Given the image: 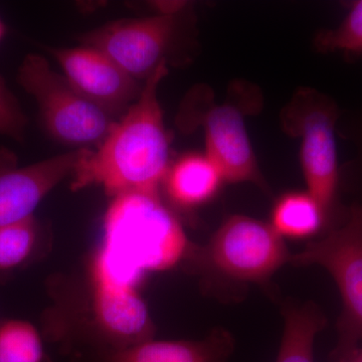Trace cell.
Masks as SVG:
<instances>
[{
	"instance_id": "6da1fadb",
	"label": "cell",
	"mask_w": 362,
	"mask_h": 362,
	"mask_svg": "<svg viewBox=\"0 0 362 362\" xmlns=\"http://www.w3.org/2000/svg\"><path fill=\"white\" fill-rule=\"evenodd\" d=\"M168 73L164 62L145 81L137 101L96 151L89 150L78 162L71 189L100 185L112 199L129 192L158 194L170 168V139L157 96Z\"/></svg>"
},
{
	"instance_id": "44dd1931",
	"label": "cell",
	"mask_w": 362,
	"mask_h": 362,
	"mask_svg": "<svg viewBox=\"0 0 362 362\" xmlns=\"http://www.w3.org/2000/svg\"><path fill=\"white\" fill-rule=\"evenodd\" d=\"M6 28L4 25V21L0 18V42L4 39V35H6Z\"/></svg>"
},
{
	"instance_id": "7a4b0ae2",
	"label": "cell",
	"mask_w": 362,
	"mask_h": 362,
	"mask_svg": "<svg viewBox=\"0 0 362 362\" xmlns=\"http://www.w3.org/2000/svg\"><path fill=\"white\" fill-rule=\"evenodd\" d=\"M103 230L92 279L125 287L136 288L147 274L177 265L189 244L180 221L158 194L129 192L113 197Z\"/></svg>"
},
{
	"instance_id": "ffe728a7",
	"label": "cell",
	"mask_w": 362,
	"mask_h": 362,
	"mask_svg": "<svg viewBox=\"0 0 362 362\" xmlns=\"http://www.w3.org/2000/svg\"><path fill=\"white\" fill-rule=\"evenodd\" d=\"M335 362H362V349L358 347V349L352 351L349 356L343 357V358Z\"/></svg>"
},
{
	"instance_id": "30bf717a",
	"label": "cell",
	"mask_w": 362,
	"mask_h": 362,
	"mask_svg": "<svg viewBox=\"0 0 362 362\" xmlns=\"http://www.w3.org/2000/svg\"><path fill=\"white\" fill-rule=\"evenodd\" d=\"M206 154L220 169L225 182H252L265 188L245 124L242 107L209 104L201 115Z\"/></svg>"
},
{
	"instance_id": "9a60e30c",
	"label": "cell",
	"mask_w": 362,
	"mask_h": 362,
	"mask_svg": "<svg viewBox=\"0 0 362 362\" xmlns=\"http://www.w3.org/2000/svg\"><path fill=\"white\" fill-rule=\"evenodd\" d=\"M328 214L308 192H289L276 202L271 225L281 237L305 239L319 233Z\"/></svg>"
},
{
	"instance_id": "7c38bea8",
	"label": "cell",
	"mask_w": 362,
	"mask_h": 362,
	"mask_svg": "<svg viewBox=\"0 0 362 362\" xmlns=\"http://www.w3.org/2000/svg\"><path fill=\"white\" fill-rule=\"evenodd\" d=\"M235 341L225 329H214L204 339L187 341L148 340L122 349H102L77 362H226Z\"/></svg>"
},
{
	"instance_id": "8992f818",
	"label": "cell",
	"mask_w": 362,
	"mask_h": 362,
	"mask_svg": "<svg viewBox=\"0 0 362 362\" xmlns=\"http://www.w3.org/2000/svg\"><path fill=\"white\" fill-rule=\"evenodd\" d=\"M209 265L238 282L266 284L286 263L290 252L271 223L246 216L226 218L206 247Z\"/></svg>"
},
{
	"instance_id": "5b68a950",
	"label": "cell",
	"mask_w": 362,
	"mask_h": 362,
	"mask_svg": "<svg viewBox=\"0 0 362 362\" xmlns=\"http://www.w3.org/2000/svg\"><path fill=\"white\" fill-rule=\"evenodd\" d=\"M337 116L332 102L310 90H300L282 114L283 127L301 140L300 160L307 192L328 216L334 206L339 180L335 140Z\"/></svg>"
},
{
	"instance_id": "8fae6325",
	"label": "cell",
	"mask_w": 362,
	"mask_h": 362,
	"mask_svg": "<svg viewBox=\"0 0 362 362\" xmlns=\"http://www.w3.org/2000/svg\"><path fill=\"white\" fill-rule=\"evenodd\" d=\"M93 281V313L107 346L122 349L153 339L156 326L137 289Z\"/></svg>"
},
{
	"instance_id": "52a82bcc",
	"label": "cell",
	"mask_w": 362,
	"mask_h": 362,
	"mask_svg": "<svg viewBox=\"0 0 362 362\" xmlns=\"http://www.w3.org/2000/svg\"><path fill=\"white\" fill-rule=\"evenodd\" d=\"M177 14L119 20L80 37L85 47L103 52L136 81L145 80L166 62L164 54L177 28Z\"/></svg>"
},
{
	"instance_id": "4fadbf2b",
	"label": "cell",
	"mask_w": 362,
	"mask_h": 362,
	"mask_svg": "<svg viewBox=\"0 0 362 362\" xmlns=\"http://www.w3.org/2000/svg\"><path fill=\"white\" fill-rule=\"evenodd\" d=\"M225 182L223 175L206 154L182 156L166 175V192L171 201L185 209L201 206L213 199Z\"/></svg>"
},
{
	"instance_id": "277c9868",
	"label": "cell",
	"mask_w": 362,
	"mask_h": 362,
	"mask_svg": "<svg viewBox=\"0 0 362 362\" xmlns=\"http://www.w3.org/2000/svg\"><path fill=\"white\" fill-rule=\"evenodd\" d=\"M296 266L318 265L334 279L342 300L334 362L358 349L362 341V206L350 209L346 223L323 239L308 243L290 256Z\"/></svg>"
},
{
	"instance_id": "2e32d148",
	"label": "cell",
	"mask_w": 362,
	"mask_h": 362,
	"mask_svg": "<svg viewBox=\"0 0 362 362\" xmlns=\"http://www.w3.org/2000/svg\"><path fill=\"white\" fill-rule=\"evenodd\" d=\"M39 245L40 225L33 216L0 226V275L28 265Z\"/></svg>"
},
{
	"instance_id": "e0dca14e",
	"label": "cell",
	"mask_w": 362,
	"mask_h": 362,
	"mask_svg": "<svg viewBox=\"0 0 362 362\" xmlns=\"http://www.w3.org/2000/svg\"><path fill=\"white\" fill-rule=\"evenodd\" d=\"M0 362H52L39 330L21 319L0 321Z\"/></svg>"
},
{
	"instance_id": "9c48e42d",
	"label": "cell",
	"mask_w": 362,
	"mask_h": 362,
	"mask_svg": "<svg viewBox=\"0 0 362 362\" xmlns=\"http://www.w3.org/2000/svg\"><path fill=\"white\" fill-rule=\"evenodd\" d=\"M47 49L74 88L110 115L115 117L129 109L139 98L142 88L138 81L103 52L85 45Z\"/></svg>"
},
{
	"instance_id": "ac0fdd59",
	"label": "cell",
	"mask_w": 362,
	"mask_h": 362,
	"mask_svg": "<svg viewBox=\"0 0 362 362\" xmlns=\"http://www.w3.org/2000/svg\"><path fill=\"white\" fill-rule=\"evenodd\" d=\"M315 47L324 52L362 54V0L350 6L349 13L339 26L319 33Z\"/></svg>"
},
{
	"instance_id": "ba28073f",
	"label": "cell",
	"mask_w": 362,
	"mask_h": 362,
	"mask_svg": "<svg viewBox=\"0 0 362 362\" xmlns=\"http://www.w3.org/2000/svg\"><path fill=\"white\" fill-rule=\"evenodd\" d=\"M89 149H77L16 168V158L0 151V226L33 216L40 202L74 171Z\"/></svg>"
},
{
	"instance_id": "3957f363",
	"label": "cell",
	"mask_w": 362,
	"mask_h": 362,
	"mask_svg": "<svg viewBox=\"0 0 362 362\" xmlns=\"http://www.w3.org/2000/svg\"><path fill=\"white\" fill-rule=\"evenodd\" d=\"M18 82L35 100L47 132L58 141L99 146L115 125V117L83 96L40 54L23 59Z\"/></svg>"
},
{
	"instance_id": "5bb4252c",
	"label": "cell",
	"mask_w": 362,
	"mask_h": 362,
	"mask_svg": "<svg viewBox=\"0 0 362 362\" xmlns=\"http://www.w3.org/2000/svg\"><path fill=\"white\" fill-rule=\"evenodd\" d=\"M284 332L276 362H314V342L326 317L316 304L286 303Z\"/></svg>"
},
{
	"instance_id": "d6986e66",
	"label": "cell",
	"mask_w": 362,
	"mask_h": 362,
	"mask_svg": "<svg viewBox=\"0 0 362 362\" xmlns=\"http://www.w3.org/2000/svg\"><path fill=\"white\" fill-rule=\"evenodd\" d=\"M28 118L23 113L18 99L7 87L0 75V135L23 141L25 138Z\"/></svg>"
}]
</instances>
